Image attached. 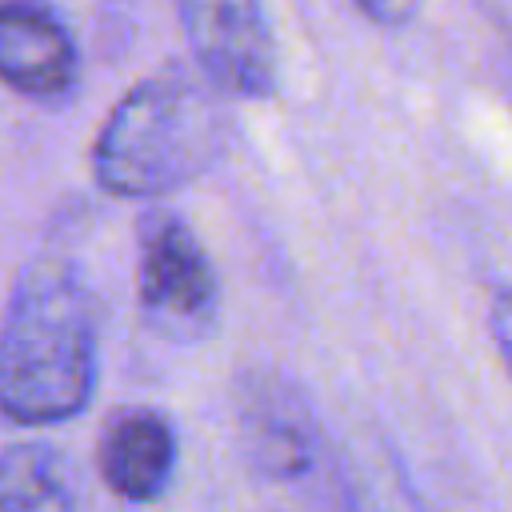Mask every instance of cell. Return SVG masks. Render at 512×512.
<instances>
[{"mask_svg":"<svg viewBox=\"0 0 512 512\" xmlns=\"http://www.w3.org/2000/svg\"><path fill=\"white\" fill-rule=\"evenodd\" d=\"M96 300L56 256L32 260L0 320V412L24 428L80 416L96 388Z\"/></svg>","mask_w":512,"mask_h":512,"instance_id":"6da1fadb","label":"cell"},{"mask_svg":"<svg viewBox=\"0 0 512 512\" xmlns=\"http://www.w3.org/2000/svg\"><path fill=\"white\" fill-rule=\"evenodd\" d=\"M228 132L224 92L200 68L172 64L112 104L92 144V172L112 196H164L208 172Z\"/></svg>","mask_w":512,"mask_h":512,"instance_id":"7a4b0ae2","label":"cell"},{"mask_svg":"<svg viewBox=\"0 0 512 512\" xmlns=\"http://www.w3.org/2000/svg\"><path fill=\"white\" fill-rule=\"evenodd\" d=\"M136 296L144 320L168 340H200L220 316L216 268L176 212L156 208L140 220Z\"/></svg>","mask_w":512,"mask_h":512,"instance_id":"3957f363","label":"cell"},{"mask_svg":"<svg viewBox=\"0 0 512 512\" xmlns=\"http://www.w3.org/2000/svg\"><path fill=\"white\" fill-rule=\"evenodd\" d=\"M236 440L268 484H296L324 456V428L308 396L280 372L252 368L236 384Z\"/></svg>","mask_w":512,"mask_h":512,"instance_id":"277c9868","label":"cell"},{"mask_svg":"<svg viewBox=\"0 0 512 512\" xmlns=\"http://www.w3.org/2000/svg\"><path fill=\"white\" fill-rule=\"evenodd\" d=\"M196 68L240 100L276 92V40L264 0H172Z\"/></svg>","mask_w":512,"mask_h":512,"instance_id":"5b68a950","label":"cell"},{"mask_svg":"<svg viewBox=\"0 0 512 512\" xmlns=\"http://www.w3.org/2000/svg\"><path fill=\"white\" fill-rule=\"evenodd\" d=\"M76 44L40 0H0V80L28 100H60L76 84Z\"/></svg>","mask_w":512,"mask_h":512,"instance_id":"8992f818","label":"cell"},{"mask_svg":"<svg viewBox=\"0 0 512 512\" xmlns=\"http://www.w3.org/2000/svg\"><path fill=\"white\" fill-rule=\"evenodd\" d=\"M96 468L104 488L116 500H128V504L160 500L176 468V432L168 416L144 404L120 408L116 416H108L96 444Z\"/></svg>","mask_w":512,"mask_h":512,"instance_id":"52a82bcc","label":"cell"},{"mask_svg":"<svg viewBox=\"0 0 512 512\" xmlns=\"http://www.w3.org/2000/svg\"><path fill=\"white\" fill-rule=\"evenodd\" d=\"M0 512H76L68 468L56 448L36 440L0 448Z\"/></svg>","mask_w":512,"mask_h":512,"instance_id":"ba28073f","label":"cell"},{"mask_svg":"<svg viewBox=\"0 0 512 512\" xmlns=\"http://www.w3.org/2000/svg\"><path fill=\"white\" fill-rule=\"evenodd\" d=\"M344 504L348 512H424L416 488L388 452L352 456L344 464Z\"/></svg>","mask_w":512,"mask_h":512,"instance_id":"9c48e42d","label":"cell"},{"mask_svg":"<svg viewBox=\"0 0 512 512\" xmlns=\"http://www.w3.org/2000/svg\"><path fill=\"white\" fill-rule=\"evenodd\" d=\"M488 324H492V340L508 364V376H512V288H500L492 296V308H488Z\"/></svg>","mask_w":512,"mask_h":512,"instance_id":"30bf717a","label":"cell"},{"mask_svg":"<svg viewBox=\"0 0 512 512\" xmlns=\"http://www.w3.org/2000/svg\"><path fill=\"white\" fill-rule=\"evenodd\" d=\"M356 8H360L368 20H376L380 28H404V24L416 16L420 0H356Z\"/></svg>","mask_w":512,"mask_h":512,"instance_id":"8fae6325","label":"cell"}]
</instances>
